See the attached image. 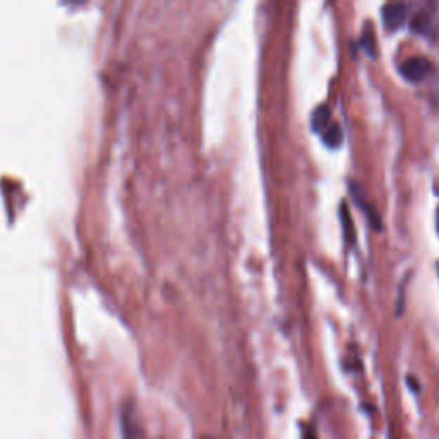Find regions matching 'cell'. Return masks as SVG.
<instances>
[{
  "mask_svg": "<svg viewBox=\"0 0 439 439\" xmlns=\"http://www.w3.org/2000/svg\"><path fill=\"white\" fill-rule=\"evenodd\" d=\"M431 67H433V64H431L429 59H426V57H422V55H417V57H410V59L402 62L398 71L407 81H410V83H421V81H424L426 77L429 76Z\"/></svg>",
  "mask_w": 439,
  "mask_h": 439,
  "instance_id": "1",
  "label": "cell"
},
{
  "mask_svg": "<svg viewBox=\"0 0 439 439\" xmlns=\"http://www.w3.org/2000/svg\"><path fill=\"white\" fill-rule=\"evenodd\" d=\"M350 194H352L353 201H355V203H357V206H359V208L362 209L364 215L367 216L369 223H371L372 227H374V230L379 232L383 225H381V218H379L378 211H376V209H374V206L369 203L366 194H364V190L360 189V185L355 184V182H352V184H350Z\"/></svg>",
  "mask_w": 439,
  "mask_h": 439,
  "instance_id": "2",
  "label": "cell"
},
{
  "mask_svg": "<svg viewBox=\"0 0 439 439\" xmlns=\"http://www.w3.org/2000/svg\"><path fill=\"white\" fill-rule=\"evenodd\" d=\"M407 14H409V7L407 4H400V2H391L386 4L383 7V22L390 31L398 30L400 26L405 22Z\"/></svg>",
  "mask_w": 439,
  "mask_h": 439,
  "instance_id": "3",
  "label": "cell"
},
{
  "mask_svg": "<svg viewBox=\"0 0 439 439\" xmlns=\"http://www.w3.org/2000/svg\"><path fill=\"white\" fill-rule=\"evenodd\" d=\"M329 119H332V110L326 105H321L313 114V129L322 131L329 127Z\"/></svg>",
  "mask_w": 439,
  "mask_h": 439,
  "instance_id": "4",
  "label": "cell"
},
{
  "mask_svg": "<svg viewBox=\"0 0 439 439\" xmlns=\"http://www.w3.org/2000/svg\"><path fill=\"white\" fill-rule=\"evenodd\" d=\"M322 141H325L326 146L329 148H338L343 143V134H341V129L340 126H336V124H332V126L328 127V129L325 131V134H322Z\"/></svg>",
  "mask_w": 439,
  "mask_h": 439,
  "instance_id": "5",
  "label": "cell"
},
{
  "mask_svg": "<svg viewBox=\"0 0 439 439\" xmlns=\"http://www.w3.org/2000/svg\"><path fill=\"white\" fill-rule=\"evenodd\" d=\"M341 223H343V234L345 239H347L348 246H352L353 240H355V232H353V223H352V216L350 211H348L347 204H341Z\"/></svg>",
  "mask_w": 439,
  "mask_h": 439,
  "instance_id": "6",
  "label": "cell"
},
{
  "mask_svg": "<svg viewBox=\"0 0 439 439\" xmlns=\"http://www.w3.org/2000/svg\"><path fill=\"white\" fill-rule=\"evenodd\" d=\"M360 45L364 46V50L369 53L371 57H376V37H374V30H372V25L371 26H366V30H364L362 37H360Z\"/></svg>",
  "mask_w": 439,
  "mask_h": 439,
  "instance_id": "7",
  "label": "cell"
},
{
  "mask_svg": "<svg viewBox=\"0 0 439 439\" xmlns=\"http://www.w3.org/2000/svg\"><path fill=\"white\" fill-rule=\"evenodd\" d=\"M306 439H313V438H310V436H306Z\"/></svg>",
  "mask_w": 439,
  "mask_h": 439,
  "instance_id": "8",
  "label": "cell"
},
{
  "mask_svg": "<svg viewBox=\"0 0 439 439\" xmlns=\"http://www.w3.org/2000/svg\"><path fill=\"white\" fill-rule=\"evenodd\" d=\"M438 228H439V227H438Z\"/></svg>",
  "mask_w": 439,
  "mask_h": 439,
  "instance_id": "9",
  "label": "cell"
}]
</instances>
